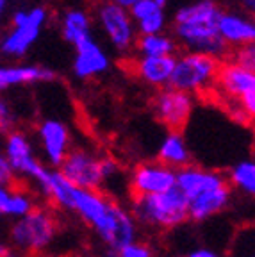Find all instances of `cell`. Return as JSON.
Masks as SVG:
<instances>
[{"mask_svg": "<svg viewBox=\"0 0 255 257\" xmlns=\"http://www.w3.org/2000/svg\"><path fill=\"white\" fill-rule=\"evenodd\" d=\"M6 8H8V0H0V18H2V15H4Z\"/></svg>", "mask_w": 255, "mask_h": 257, "instance_id": "obj_35", "label": "cell"}, {"mask_svg": "<svg viewBox=\"0 0 255 257\" xmlns=\"http://www.w3.org/2000/svg\"><path fill=\"white\" fill-rule=\"evenodd\" d=\"M173 68H175V57H140L134 61L132 72L138 73L141 80L152 86H166L170 84Z\"/></svg>", "mask_w": 255, "mask_h": 257, "instance_id": "obj_14", "label": "cell"}, {"mask_svg": "<svg viewBox=\"0 0 255 257\" xmlns=\"http://www.w3.org/2000/svg\"><path fill=\"white\" fill-rule=\"evenodd\" d=\"M89 34V18L88 15L80 9L68 11L63 20V36L70 43H75L79 38Z\"/></svg>", "mask_w": 255, "mask_h": 257, "instance_id": "obj_21", "label": "cell"}, {"mask_svg": "<svg viewBox=\"0 0 255 257\" xmlns=\"http://www.w3.org/2000/svg\"><path fill=\"white\" fill-rule=\"evenodd\" d=\"M154 112L157 120L172 133L180 134L193 112V95L175 88H164L154 96Z\"/></svg>", "mask_w": 255, "mask_h": 257, "instance_id": "obj_8", "label": "cell"}, {"mask_svg": "<svg viewBox=\"0 0 255 257\" xmlns=\"http://www.w3.org/2000/svg\"><path fill=\"white\" fill-rule=\"evenodd\" d=\"M54 72L43 66H0V91L16 84L52 80Z\"/></svg>", "mask_w": 255, "mask_h": 257, "instance_id": "obj_17", "label": "cell"}, {"mask_svg": "<svg viewBox=\"0 0 255 257\" xmlns=\"http://www.w3.org/2000/svg\"><path fill=\"white\" fill-rule=\"evenodd\" d=\"M98 20L105 34L118 50H127L134 43V24L127 9L112 4L111 0L102 2L98 8Z\"/></svg>", "mask_w": 255, "mask_h": 257, "instance_id": "obj_10", "label": "cell"}, {"mask_svg": "<svg viewBox=\"0 0 255 257\" xmlns=\"http://www.w3.org/2000/svg\"><path fill=\"white\" fill-rule=\"evenodd\" d=\"M212 89L227 102V111L241 120L255 118V72L227 61L219 64Z\"/></svg>", "mask_w": 255, "mask_h": 257, "instance_id": "obj_2", "label": "cell"}, {"mask_svg": "<svg viewBox=\"0 0 255 257\" xmlns=\"http://www.w3.org/2000/svg\"><path fill=\"white\" fill-rule=\"evenodd\" d=\"M177 184V173L161 163H145L136 166L131 182V198L159 195Z\"/></svg>", "mask_w": 255, "mask_h": 257, "instance_id": "obj_9", "label": "cell"}, {"mask_svg": "<svg viewBox=\"0 0 255 257\" xmlns=\"http://www.w3.org/2000/svg\"><path fill=\"white\" fill-rule=\"evenodd\" d=\"M73 47L77 50L75 61H73V70H75L77 77L89 79V77H95L98 73H104L109 68V57L96 45V41L91 36V32L86 34V36L79 38L73 43Z\"/></svg>", "mask_w": 255, "mask_h": 257, "instance_id": "obj_11", "label": "cell"}, {"mask_svg": "<svg viewBox=\"0 0 255 257\" xmlns=\"http://www.w3.org/2000/svg\"><path fill=\"white\" fill-rule=\"evenodd\" d=\"M57 230V221L45 209H32L13 227L11 237L16 246L38 253L52 241Z\"/></svg>", "mask_w": 255, "mask_h": 257, "instance_id": "obj_5", "label": "cell"}, {"mask_svg": "<svg viewBox=\"0 0 255 257\" xmlns=\"http://www.w3.org/2000/svg\"><path fill=\"white\" fill-rule=\"evenodd\" d=\"M164 24H166V18H164L163 9L156 11L154 15H150L148 18L141 20L138 24V29H140L141 36H148V34H161V31L164 29Z\"/></svg>", "mask_w": 255, "mask_h": 257, "instance_id": "obj_25", "label": "cell"}, {"mask_svg": "<svg viewBox=\"0 0 255 257\" xmlns=\"http://www.w3.org/2000/svg\"><path fill=\"white\" fill-rule=\"evenodd\" d=\"M159 163L168 168H184L189 163V152L180 134L170 133L159 150Z\"/></svg>", "mask_w": 255, "mask_h": 257, "instance_id": "obj_18", "label": "cell"}, {"mask_svg": "<svg viewBox=\"0 0 255 257\" xmlns=\"http://www.w3.org/2000/svg\"><path fill=\"white\" fill-rule=\"evenodd\" d=\"M219 36L228 47H244L255 43V22L243 16L221 13L218 22Z\"/></svg>", "mask_w": 255, "mask_h": 257, "instance_id": "obj_13", "label": "cell"}, {"mask_svg": "<svg viewBox=\"0 0 255 257\" xmlns=\"http://www.w3.org/2000/svg\"><path fill=\"white\" fill-rule=\"evenodd\" d=\"M221 9L214 0H200L179 9L175 15V34L191 52L207 54L218 59L227 54L228 45L221 40L218 22Z\"/></svg>", "mask_w": 255, "mask_h": 257, "instance_id": "obj_1", "label": "cell"}, {"mask_svg": "<svg viewBox=\"0 0 255 257\" xmlns=\"http://www.w3.org/2000/svg\"><path fill=\"white\" fill-rule=\"evenodd\" d=\"M219 59L207 54L188 52L175 59L170 88L180 89L186 93L205 91L212 88L216 73L219 70Z\"/></svg>", "mask_w": 255, "mask_h": 257, "instance_id": "obj_4", "label": "cell"}, {"mask_svg": "<svg viewBox=\"0 0 255 257\" xmlns=\"http://www.w3.org/2000/svg\"><path fill=\"white\" fill-rule=\"evenodd\" d=\"M47 20V11L43 8H34L31 11H16L13 15V31L2 41V52L8 56L22 57L34 45Z\"/></svg>", "mask_w": 255, "mask_h": 257, "instance_id": "obj_6", "label": "cell"}, {"mask_svg": "<svg viewBox=\"0 0 255 257\" xmlns=\"http://www.w3.org/2000/svg\"><path fill=\"white\" fill-rule=\"evenodd\" d=\"M154 2H156V4H157V6H159V8H163V6H164V4H166L168 0H154Z\"/></svg>", "mask_w": 255, "mask_h": 257, "instance_id": "obj_36", "label": "cell"}, {"mask_svg": "<svg viewBox=\"0 0 255 257\" xmlns=\"http://www.w3.org/2000/svg\"><path fill=\"white\" fill-rule=\"evenodd\" d=\"M40 138L43 141V147L47 150L50 163L61 166V163L68 154V145H70L68 128L57 120H45L40 125Z\"/></svg>", "mask_w": 255, "mask_h": 257, "instance_id": "obj_15", "label": "cell"}, {"mask_svg": "<svg viewBox=\"0 0 255 257\" xmlns=\"http://www.w3.org/2000/svg\"><path fill=\"white\" fill-rule=\"evenodd\" d=\"M6 150H8L9 165H15V163H18V161L32 156L31 145H29L27 138H25L22 133H11L9 134Z\"/></svg>", "mask_w": 255, "mask_h": 257, "instance_id": "obj_23", "label": "cell"}, {"mask_svg": "<svg viewBox=\"0 0 255 257\" xmlns=\"http://www.w3.org/2000/svg\"><path fill=\"white\" fill-rule=\"evenodd\" d=\"M43 189L59 205L68 209H75V188L61 175V172H48Z\"/></svg>", "mask_w": 255, "mask_h": 257, "instance_id": "obj_19", "label": "cell"}, {"mask_svg": "<svg viewBox=\"0 0 255 257\" xmlns=\"http://www.w3.org/2000/svg\"><path fill=\"white\" fill-rule=\"evenodd\" d=\"M138 50L141 57H164L172 56L175 52V41L170 36L161 34H148V36H140L138 40Z\"/></svg>", "mask_w": 255, "mask_h": 257, "instance_id": "obj_20", "label": "cell"}, {"mask_svg": "<svg viewBox=\"0 0 255 257\" xmlns=\"http://www.w3.org/2000/svg\"><path fill=\"white\" fill-rule=\"evenodd\" d=\"M9 255H11V252L8 250V246H4L0 243V257H9Z\"/></svg>", "mask_w": 255, "mask_h": 257, "instance_id": "obj_34", "label": "cell"}, {"mask_svg": "<svg viewBox=\"0 0 255 257\" xmlns=\"http://www.w3.org/2000/svg\"><path fill=\"white\" fill-rule=\"evenodd\" d=\"M31 257H52V255H40V253H32Z\"/></svg>", "mask_w": 255, "mask_h": 257, "instance_id": "obj_37", "label": "cell"}, {"mask_svg": "<svg viewBox=\"0 0 255 257\" xmlns=\"http://www.w3.org/2000/svg\"><path fill=\"white\" fill-rule=\"evenodd\" d=\"M132 214L145 225L170 229L189 218V200L175 184L172 189L159 195L132 198Z\"/></svg>", "mask_w": 255, "mask_h": 257, "instance_id": "obj_3", "label": "cell"}, {"mask_svg": "<svg viewBox=\"0 0 255 257\" xmlns=\"http://www.w3.org/2000/svg\"><path fill=\"white\" fill-rule=\"evenodd\" d=\"M228 181L221 173L216 172H205V170L193 168V166H184L177 173V186L180 191L188 197V200L198 197L202 193L218 189L221 186H227Z\"/></svg>", "mask_w": 255, "mask_h": 257, "instance_id": "obj_12", "label": "cell"}, {"mask_svg": "<svg viewBox=\"0 0 255 257\" xmlns=\"http://www.w3.org/2000/svg\"><path fill=\"white\" fill-rule=\"evenodd\" d=\"M13 121H15V118L11 114V109L0 98V133H8L9 128H11Z\"/></svg>", "mask_w": 255, "mask_h": 257, "instance_id": "obj_29", "label": "cell"}, {"mask_svg": "<svg viewBox=\"0 0 255 257\" xmlns=\"http://www.w3.org/2000/svg\"><path fill=\"white\" fill-rule=\"evenodd\" d=\"M230 179L235 186H239L241 189L255 197V163H251V161L239 163L232 170Z\"/></svg>", "mask_w": 255, "mask_h": 257, "instance_id": "obj_24", "label": "cell"}, {"mask_svg": "<svg viewBox=\"0 0 255 257\" xmlns=\"http://www.w3.org/2000/svg\"><path fill=\"white\" fill-rule=\"evenodd\" d=\"M32 211V204L18 191H8L6 188H0V213L25 216Z\"/></svg>", "mask_w": 255, "mask_h": 257, "instance_id": "obj_22", "label": "cell"}, {"mask_svg": "<svg viewBox=\"0 0 255 257\" xmlns=\"http://www.w3.org/2000/svg\"><path fill=\"white\" fill-rule=\"evenodd\" d=\"M159 9H163V8H159L154 0H140L138 4H134L131 8V18L136 24H140L141 20L148 18V16L154 15V13L159 11Z\"/></svg>", "mask_w": 255, "mask_h": 257, "instance_id": "obj_26", "label": "cell"}, {"mask_svg": "<svg viewBox=\"0 0 255 257\" xmlns=\"http://www.w3.org/2000/svg\"><path fill=\"white\" fill-rule=\"evenodd\" d=\"M232 63L244 66L248 70L255 72V47L253 45H244V47H237L234 50V59Z\"/></svg>", "mask_w": 255, "mask_h": 257, "instance_id": "obj_27", "label": "cell"}, {"mask_svg": "<svg viewBox=\"0 0 255 257\" xmlns=\"http://www.w3.org/2000/svg\"><path fill=\"white\" fill-rule=\"evenodd\" d=\"M61 175L73 188L86 189V191H98L100 184L105 179L102 172V159L86 150L68 152L61 163Z\"/></svg>", "mask_w": 255, "mask_h": 257, "instance_id": "obj_7", "label": "cell"}, {"mask_svg": "<svg viewBox=\"0 0 255 257\" xmlns=\"http://www.w3.org/2000/svg\"><path fill=\"white\" fill-rule=\"evenodd\" d=\"M118 257H154V253L150 246L141 245V243H131L118 252Z\"/></svg>", "mask_w": 255, "mask_h": 257, "instance_id": "obj_28", "label": "cell"}, {"mask_svg": "<svg viewBox=\"0 0 255 257\" xmlns=\"http://www.w3.org/2000/svg\"><path fill=\"white\" fill-rule=\"evenodd\" d=\"M253 47H255V43H253Z\"/></svg>", "mask_w": 255, "mask_h": 257, "instance_id": "obj_38", "label": "cell"}, {"mask_svg": "<svg viewBox=\"0 0 255 257\" xmlns=\"http://www.w3.org/2000/svg\"><path fill=\"white\" fill-rule=\"evenodd\" d=\"M112 4H116V6H120V8H123V9H131L134 4H138L140 0H111Z\"/></svg>", "mask_w": 255, "mask_h": 257, "instance_id": "obj_32", "label": "cell"}, {"mask_svg": "<svg viewBox=\"0 0 255 257\" xmlns=\"http://www.w3.org/2000/svg\"><path fill=\"white\" fill-rule=\"evenodd\" d=\"M188 257H218L214 252H211V250H205V248H200V250H195V252H191Z\"/></svg>", "mask_w": 255, "mask_h": 257, "instance_id": "obj_31", "label": "cell"}, {"mask_svg": "<svg viewBox=\"0 0 255 257\" xmlns=\"http://www.w3.org/2000/svg\"><path fill=\"white\" fill-rule=\"evenodd\" d=\"M239 2H241V6L250 13V15L255 16V0H239Z\"/></svg>", "mask_w": 255, "mask_h": 257, "instance_id": "obj_33", "label": "cell"}, {"mask_svg": "<svg viewBox=\"0 0 255 257\" xmlns=\"http://www.w3.org/2000/svg\"><path fill=\"white\" fill-rule=\"evenodd\" d=\"M13 172H15V170L11 168L9 161L6 159V157H0V184L13 182Z\"/></svg>", "mask_w": 255, "mask_h": 257, "instance_id": "obj_30", "label": "cell"}, {"mask_svg": "<svg viewBox=\"0 0 255 257\" xmlns=\"http://www.w3.org/2000/svg\"><path fill=\"white\" fill-rule=\"evenodd\" d=\"M228 198H230V186L228 184L202 193V195L189 200V216L196 221L205 220V218L219 213L227 205Z\"/></svg>", "mask_w": 255, "mask_h": 257, "instance_id": "obj_16", "label": "cell"}]
</instances>
